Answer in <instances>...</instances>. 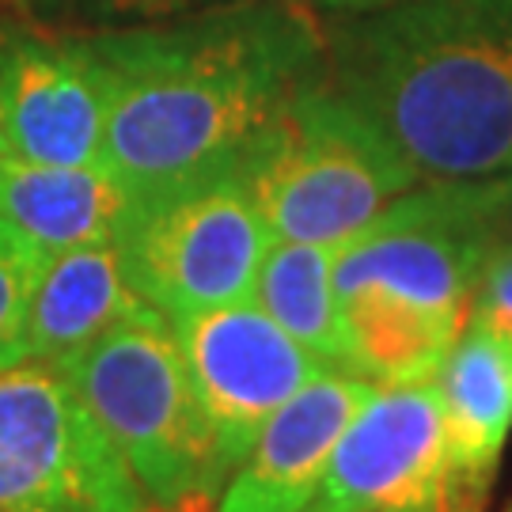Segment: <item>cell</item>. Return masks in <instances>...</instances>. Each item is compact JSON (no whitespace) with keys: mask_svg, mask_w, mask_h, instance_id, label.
Returning a JSON list of instances; mask_svg holds the SVG:
<instances>
[{"mask_svg":"<svg viewBox=\"0 0 512 512\" xmlns=\"http://www.w3.org/2000/svg\"><path fill=\"white\" fill-rule=\"evenodd\" d=\"M107 76L103 167L133 202L217 175L304 92L319 38L289 4L92 38Z\"/></svg>","mask_w":512,"mask_h":512,"instance_id":"6da1fadb","label":"cell"},{"mask_svg":"<svg viewBox=\"0 0 512 512\" xmlns=\"http://www.w3.org/2000/svg\"><path fill=\"white\" fill-rule=\"evenodd\" d=\"M334 92L418 183L512 171V31L490 0H395L346 27Z\"/></svg>","mask_w":512,"mask_h":512,"instance_id":"7a4b0ae2","label":"cell"},{"mask_svg":"<svg viewBox=\"0 0 512 512\" xmlns=\"http://www.w3.org/2000/svg\"><path fill=\"white\" fill-rule=\"evenodd\" d=\"M61 372L99 421L152 512L213 509L224 475L175 327L145 304Z\"/></svg>","mask_w":512,"mask_h":512,"instance_id":"3957f363","label":"cell"},{"mask_svg":"<svg viewBox=\"0 0 512 512\" xmlns=\"http://www.w3.org/2000/svg\"><path fill=\"white\" fill-rule=\"evenodd\" d=\"M133 198L103 164L61 167L0 160V228L50 258L84 243L118 239Z\"/></svg>","mask_w":512,"mask_h":512,"instance_id":"4fadbf2b","label":"cell"},{"mask_svg":"<svg viewBox=\"0 0 512 512\" xmlns=\"http://www.w3.org/2000/svg\"><path fill=\"white\" fill-rule=\"evenodd\" d=\"M213 440L220 475L236 471L258 429L327 365L277 327L255 300L220 304L171 319Z\"/></svg>","mask_w":512,"mask_h":512,"instance_id":"9c48e42d","label":"cell"},{"mask_svg":"<svg viewBox=\"0 0 512 512\" xmlns=\"http://www.w3.org/2000/svg\"><path fill=\"white\" fill-rule=\"evenodd\" d=\"M289 4H319V8H338V12H372V8H387L395 0H289Z\"/></svg>","mask_w":512,"mask_h":512,"instance_id":"ac0fdd59","label":"cell"},{"mask_svg":"<svg viewBox=\"0 0 512 512\" xmlns=\"http://www.w3.org/2000/svg\"><path fill=\"white\" fill-rule=\"evenodd\" d=\"M304 512H459L437 384L376 387Z\"/></svg>","mask_w":512,"mask_h":512,"instance_id":"ba28073f","label":"cell"},{"mask_svg":"<svg viewBox=\"0 0 512 512\" xmlns=\"http://www.w3.org/2000/svg\"><path fill=\"white\" fill-rule=\"evenodd\" d=\"M512 243V171L471 183H421L338 247L334 293L368 289L463 330L478 277Z\"/></svg>","mask_w":512,"mask_h":512,"instance_id":"5b68a950","label":"cell"},{"mask_svg":"<svg viewBox=\"0 0 512 512\" xmlns=\"http://www.w3.org/2000/svg\"><path fill=\"white\" fill-rule=\"evenodd\" d=\"M270 243L239 164L133 202L118 232L133 289L167 319L255 300Z\"/></svg>","mask_w":512,"mask_h":512,"instance_id":"8992f818","label":"cell"},{"mask_svg":"<svg viewBox=\"0 0 512 512\" xmlns=\"http://www.w3.org/2000/svg\"><path fill=\"white\" fill-rule=\"evenodd\" d=\"M471 319L512 338V243H505L478 277Z\"/></svg>","mask_w":512,"mask_h":512,"instance_id":"e0dca14e","label":"cell"},{"mask_svg":"<svg viewBox=\"0 0 512 512\" xmlns=\"http://www.w3.org/2000/svg\"><path fill=\"white\" fill-rule=\"evenodd\" d=\"M8 156V141H4V122H0V160Z\"/></svg>","mask_w":512,"mask_h":512,"instance_id":"ffe728a7","label":"cell"},{"mask_svg":"<svg viewBox=\"0 0 512 512\" xmlns=\"http://www.w3.org/2000/svg\"><path fill=\"white\" fill-rule=\"evenodd\" d=\"M0 122L16 160L103 164L107 76L92 38L8 27L0 35Z\"/></svg>","mask_w":512,"mask_h":512,"instance_id":"30bf717a","label":"cell"},{"mask_svg":"<svg viewBox=\"0 0 512 512\" xmlns=\"http://www.w3.org/2000/svg\"><path fill=\"white\" fill-rule=\"evenodd\" d=\"M129 8H167V4H175V0H122Z\"/></svg>","mask_w":512,"mask_h":512,"instance_id":"d6986e66","label":"cell"},{"mask_svg":"<svg viewBox=\"0 0 512 512\" xmlns=\"http://www.w3.org/2000/svg\"><path fill=\"white\" fill-rule=\"evenodd\" d=\"M46 258L0 228V368L27 361V308Z\"/></svg>","mask_w":512,"mask_h":512,"instance_id":"2e32d148","label":"cell"},{"mask_svg":"<svg viewBox=\"0 0 512 512\" xmlns=\"http://www.w3.org/2000/svg\"><path fill=\"white\" fill-rule=\"evenodd\" d=\"M338 247L274 239L255 281V304L327 365L346 368V327L334 293Z\"/></svg>","mask_w":512,"mask_h":512,"instance_id":"9a60e30c","label":"cell"},{"mask_svg":"<svg viewBox=\"0 0 512 512\" xmlns=\"http://www.w3.org/2000/svg\"><path fill=\"white\" fill-rule=\"evenodd\" d=\"M376 391L349 368H323L277 406L251 452L220 486L213 512H304L327 475L330 452Z\"/></svg>","mask_w":512,"mask_h":512,"instance_id":"8fae6325","label":"cell"},{"mask_svg":"<svg viewBox=\"0 0 512 512\" xmlns=\"http://www.w3.org/2000/svg\"><path fill=\"white\" fill-rule=\"evenodd\" d=\"M141 308L145 300L129 281L118 239L50 255L31 289L27 361L61 368Z\"/></svg>","mask_w":512,"mask_h":512,"instance_id":"5bb4252c","label":"cell"},{"mask_svg":"<svg viewBox=\"0 0 512 512\" xmlns=\"http://www.w3.org/2000/svg\"><path fill=\"white\" fill-rule=\"evenodd\" d=\"M433 384L444 406L456 505L459 512H482L512 433V338L471 319L440 361Z\"/></svg>","mask_w":512,"mask_h":512,"instance_id":"7c38bea8","label":"cell"},{"mask_svg":"<svg viewBox=\"0 0 512 512\" xmlns=\"http://www.w3.org/2000/svg\"><path fill=\"white\" fill-rule=\"evenodd\" d=\"M239 175L274 239L346 247L387 205L414 190V171L327 84H308L243 152Z\"/></svg>","mask_w":512,"mask_h":512,"instance_id":"277c9868","label":"cell"},{"mask_svg":"<svg viewBox=\"0 0 512 512\" xmlns=\"http://www.w3.org/2000/svg\"><path fill=\"white\" fill-rule=\"evenodd\" d=\"M0 512H152L69 376L0 368Z\"/></svg>","mask_w":512,"mask_h":512,"instance_id":"52a82bcc","label":"cell"},{"mask_svg":"<svg viewBox=\"0 0 512 512\" xmlns=\"http://www.w3.org/2000/svg\"><path fill=\"white\" fill-rule=\"evenodd\" d=\"M509 512H512V509H509Z\"/></svg>","mask_w":512,"mask_h":512,"instance_id":"44dd1931","label":"cell"}]
</instances>
